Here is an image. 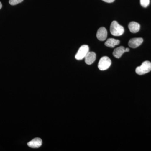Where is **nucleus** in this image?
Instances as JSON below:
<instances>
[{"instance_id":"obj_1","label":"nucleus","mask_w":151,"mask_h":151,"mask_svg":"<svg viewBox=\"0 0 151 151\" xmlns=\"http://www.w3.org/2000/svg\"><path fill=\"white\" fill-rule=\"evenodd\" d=\"M110 32L112 35L119 36L124 33V27L119 24L116 21H113L110 27Z\"/></svg>"},{"instance_id":"obj_2","label":"nucleus","mask_w":151,"mask_h":151,"mask_svg":"<svg viewBox=\"0 0 151 151\" xmlns=\"http://www.w3.org/2000/svg\"><path fill=\"white\" fill-rule=\"evenodd\" d=\"M151 71V62L149 61H144L140 66L136 69V72L138 75H142Z\"/></svg>"},{"instance_id":"obj_3","label":"nucleus","mask_w":151,"mask_h":151,"mask_svg":"<svg viewBox=\"0 0 151 151\" xmlns=\"http://www.w3.org/2000/svg\"><path fill=\"white\" fill-rule=\"evenodd\" d=\"M111 60L109 57L104 56L101 58L98 63V68L101 70H105L108 69L111 65Z\"/></svg>"},{"instance_id":"obj_4","label":"nucleus","mask_w":151,"mask_h":151,"mask_svg":"<svg viewBox=\"0 0 151 151\" xmlns=\"http://www.w3.org/2000/svg\"><path fill=\"white\" fill-rule=\"evenodd\" d=\"M89 52V47L88 45H82L80 47L75 55L76 59L77 60H81L84 59Z\"/></svg>"},{"instance_id":"obj_5","label":"nucleus","mask_w":151,"mask_h":151,"mask_svg":"<svg viewBox=\"0 0 151 151\" xmlns=\"http://www.w3.org/2000/svg\"><path fill=\"white\" fill-rule=\"evenodd\" d=\"M108 32L105 27H102L99 29L97 33V37L99 40L103 41L107 37Z\"/></svg>"},{"instance_id":"obj_6","label":"nucleus","mask_w":151,"mask_h":151,"mask_svg":"<svg viewBox=\"0 0 151 151\" xmlns=\"http://www.w3.org/2000/svg\"><path fill=\"white\" fill-rule=\"evenodd\" d=\"M143 39L142 38H134L131 39L129 42V45L130 47L136 48L139 46L142 43Z\"/></svg>"},{"instance_id":"obj_7","label":"nucleus","mask_w":151,"mask_h":151,"mask_svg":"<svg viewBox=\"0 0 151 151\" xmlns=\"http://www.w3.org/2000/svg\"><path fill=\"white\" fill-rule=\"evenodd\" d=\"M42 144V141L39 138H36L29 142L27 145L32 148H38L40 147Z\"/></svg>"},{"instance_id":"obj_8","label":"nucleus","mask_w":151,"mask_h":151,"mask_svg":"<svg viewBox=\"0 0 151 151\" xmlns=\"http://www.w3.org/2000/svg\"><path fill=\"white\" fill-rule=\"evenodd\" d=\"M96 55L93 52H89L84 58L85 62L87 65H91L95 61Z\"/></svg>"},{"instance_id":"obj_9","label":"nucleus","mask_w":151,"mask_h":151,"mask_svg":"<svg viewBox=\"0 0 151 151\" xmlns=\"http://www.w3.org/2000/svg\"><path fill=\"white\" fill-rule=\"evenodd\" d=\"M129 29L131 32L133 33H136L139 31L140 29V25L138 23L135 22H132L129 24Z\"/></svg>"},{"instance_id":"obj_10","label":"nucleus","mask_w":151,"mask_h":151,"mask_svg":"<svg viewBox=\"0 0 151 151\" xmlns=\"http://www.w3.org/2000/svg\"><path fill=\"white\" fill-rule=\"evenodd\" d=\"M120 43V40L113 38H109L105 42V46L108 47L113 48L116 45H119Z\"/></svg>"},{"instance_id":"obj_11","label":"nucleus","mask_w":151,"mask_h":151,"mask_svg":"<svg viewBox=\"0 0 151 151\" xmlns=\"http://www.w3.org/2000/svg\"><path fill=\"white\" fill-rule=\"evenodd\" d=\"M125 52V48L124 47H119L114 50L113 52V55L116 58H119Z\"/></svg>"},{"instance_id":"obj_12","label":"nucleus","mask_w":151,"mask_h":151,"mask_svg":"<svg viewBox=\"0 0 151 151\" xmlns=\"http://www.w3.org/2000/svg\"><path fill=\"white\" fill-rule=\"evenodd\" d=\"M150 0H140L141 6L144 8H146L150 4Z\"/></svg>"},{"instance_id":"obj_13","label":"nucleus","mask_w":151,"mask_h":151,"mask_svg":"<svg viewBox=\"0 0 151 151\" xmlns=\"http://www.w3.org/2000/svg\"><path fill=\"white\" fill-rule=\"evenodd\" d=\"M24 0H9V3L12 6H14L22 2Z\"/></svg>"},{"instance_id":"obj_14","label":"nucleus","mask_w":151,"mask_h":151,"mask_svg":"<svg viewBox=\"0 0 151 151\" xmlns=\"http://www.w3.org/2000/svg\"><path fill=\"white\" fill-rule=\"evenodd\" d=\"M103 1L105 2L111 3L113 2L115 0H103Z\"/></svg>"},{"instance_id":"obj_15","label":"nucleus","mask_w":151,"mask_h":151,"mask_svg":"<svg viewBox=\"0 0 151 151\" xmlns=\"http://www.w3.org/2000/svg\"><path fill=\"white\" fill-rule=\"evenodd\" d=\"M129 51V49L128 48H125V51H126V52H128Z\"/></svg>"},{"instance_id":"obj_16","label":"nucleus","mask_w":151,"mask_h":151,"mask_svg":"<svg viewBox=\"0 0 151 151\" xmlns=\"http://www.w3.org/2000/svg\"><path fill=\"white\" fill-rule=\"evenodd\" d=\"M2 7V4L0 2V9Z\"/></svg>"}]
</instances>
